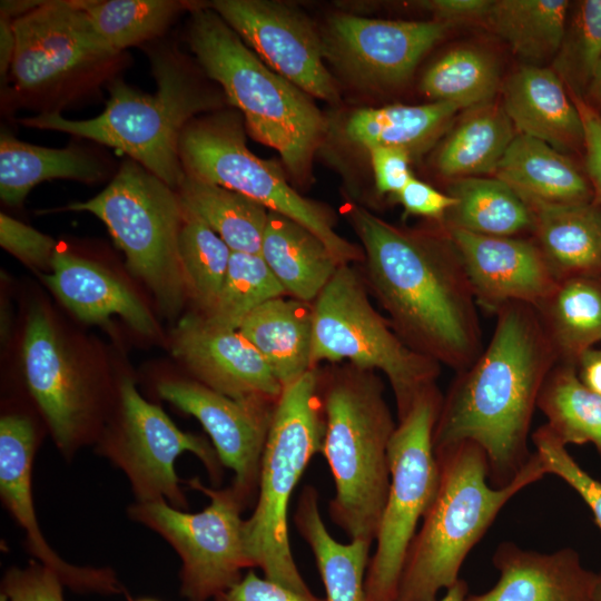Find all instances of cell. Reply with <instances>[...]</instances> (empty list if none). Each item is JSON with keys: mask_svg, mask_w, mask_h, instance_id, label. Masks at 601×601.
I'll return each mask as SVG.
<instances>
[{"mask_svg": "<svg viewBox=\"0 0 601 601\" xmlns=\"http://www.w3.org/2000/svg\"><path fill=\"white\" fill-rule=\"evenodd\" d=\"M581 383L590 391L601 395V349L589 348L575 362Z\"/></svg>", "mask_w": 601, "mask_h": 601, "instance_id": "816d5d0a", "label": "cell"}, {"mask_svg": "<svg viewBox=\"0 0 601 601\" xmlns=\"http://www.w3.org/2000/svg\"><path fill=\"white\" fill-rule=\"evenodd\" d=\"M367 151L377 193L395 197L414 177L410 168L411 155L391 147H374Z\"/></svg>", "mask_w": 601, "mask_h": 601, "instance_id": "7dc6e473", "label": "cell"}, {"mask_svg": "<svg viewBox=\"0 0 601 601\" xmlns=\"http://www.w3.org/2000/svg\"><path fill=\"white\" fill-rule=\"evenodd\" d=\"M407 215L421 216L443 223L446 214L457 200L449 193H442L431 185L412 177L394 197Z\"/></svg>", "mask_w": 601, "mask_h": 601, "instance_id": "c3c4849f", "label": "cell"}, {"mask_svg": "<svg viewBox=\"0 0 601 601\" xmlns=\"http://www.w3.org/2000/svg\"><path fill=\"white\" fill-rule=\"evenodd\" d=\"M98 452L120 469L138 502L166 501L185 510L186 495L175 469L185 452L197 456L214 485L223 479V464L204 436L184 432L160 406L145 400L134 381L118 385V414L98 440Z\"/></svg>", "mask_w": 601, "mask_h": 601, "instance_id": "4fadbf2b", "label": "cell"}, {"mask_svg": "<svg viewBox=\"0 0 601 601\" xmlns=\"http://www.w3.org/2000/svg\"><path fill=\"white\" fill-rule=\"evenodd\" d=\"M499 82L493 57L481 49L461 47L436 60L423 75L420 87L433 101L475 108L490 104Z\"/></svg>", "mask_w": 601, "mask_h": 601, "instance_id": "f35d334b", "label": "cell"}, {"mask_svg": "<svg viewBox=\"0 0 601 601\" xmlns=\"http://www.w3.org/2000/svg\"><path fill=\"white\" fill-rule=\"evenodd\" d=\"M375 371L349 363L321 373L324 455L335 493L329 518L351 540L373 543L386 504L388 444L396 423Z\"/></svg>", "mask_w": 601, "mask_h": 601, "instance_id": "3957f363", "label": "cell"}, {"mask_svg": "<svg viewBox=\"0 0 601 601\" xmlns=\"http://www.w3.org/2000/svg\"><path fill=\"white\" fill-rule=\"evenodd\" d=\"M136 601H158L156 599H150V598H142V599H138Z\"/></svg>", "mask_w": 601, "mask_h": 601, "instance_id": "6f0895ef", "label": "cell"}, {"mask_svg": "<svg viewBox=\"0 0 601 601\" xmlns=\"http://www.w3.org/2000/svg\"><path fill=\"white\" fill-rule=\"evenodd\" d=\"M38 436L32 421L18 413L0 418V496L26 533V548L35 561L53 571L65 587L80 593L121 594L126 590L109 568L73 565L49 545L36 516L32 465Z\"/></svg>", "mask_w": 601, "mask_h": 601, "instance_id": "d6986e66", "label": "cell"}, {"mask_svg": "<svg viewBox=\"0 0 601 601\" xmlns=\"http://www.w3.org/2000/svg\"><path fill=\"white\" fill-rule=\"evenodd\" d=\"M532 231L553 275L560 282L601 274V206L578 203H528Z\"/></svg>", "mask_w": 601, "mask_h": 601, "instance_id": "d4e9b609", "label": "cell"}, {"mask_svg": "<svg viewBox=\"0 0 601 601\" xmlns=\"http://www.w3.org/2000/svg\"><path fill=\"white\" fill-rule=\"evenodd\" d=\"M0 601H8L3 593L0 594Z\"/></svg>", "mask_w": 601, "mask_h": 601, "instance_id": "680465c9", "label": "cell"}, {"mask_svg": "<svg viewBox=\"0 0 601 601\" xmlns=\"http://www.w3.org/2000/svg\"><path fill=\"white\" fill-rule=\"evenodd\" d=\"M601 59V0L579 2L562 45L553 59V70L572 88L590 82Z\"/></svg>", "mask_w": 601, "mask_h": 601, "instance_id": "b9f144b4", "label": "cell"}, {"mask_svg": "<svg viewBox=\"0 0 601 601\" xmlns=\"http://www.w3.org/2000/svg\"><path fill=\"white\" fill-rule=\"evenodd\" d=\"M535 308L559 363L574 365L583 352L601 341V282L597 277L560 280Z\"/></svg>", "mask_w": 601, "mask_h": 601, "instance_id": "1f68e13d", "label": "cell"}, {"mask_svg": "<svg viewBox=\"0 0 601 601\" xmlns=\"http://www.w3.org/2000/svg\"><path fill=\"white\" fill-rule=\"evenodd\" d=\"M0 245L24 264L51 272L55 240L4 213L0 214Z\"/></svg>", "mask_w": 601, "mask_h": 601, "instance_id": "ee69618b", "label": "cell"}, {"mask_svg": "<svg viewBox=\"0 0 601 601\" xmlns=\"http://www.w3.org/2000/svg\"><path fill=\"white\" fill-rule=\"evenodd\" d=\"M68 208L97 216L161 309L180 312L189 294L178 246L185 210L176 189L129 158L98 195Z\"/></svg>", "mask_w": 601, "mask_h": 601, "instance_id": "ba28073f", "label": "cell"}, {"mask_svg": "<svg viewBox=\"0 0 601 601\" xmlns=\"http://www.w3.org/2000/svg\"><path fill=\"white\" fill-rule=\"evenodd\" d=\"M187 41L206 76L244 117L249 135L307 176L326 122L309 95L267 67L210 7L190 11Z\"/></svg>", "mask_w": 601, "mask_h": 601, "instance_id": "5b68a950", "label": "cell"}, {"mask_svg": "<svg viewBox=\"0 0 601 601\" xmlns=\"http://www.w3.org/2000/svg\"><path fill=\"white\" fill-rule=\"evenodd\" d=\"M173 353L195 381L226 396L277 401L283 386L258 351L238 329L186 315L173 333Z\"/></svg>", "mask_w": 601, "mask_h": 601, "instance_id": "44dd1931", "label": "cell"}, {"mask_svg": "<svg viewBox=\"0 0 601 601\" xmlns=\"http://www.w3.org/2000/svg\"><path fill=\"white\" fill-rule=\"evenodd\" d=\"M12 22L16 49L8 76L20 91L49 90L115 57L93 33L79 0L37 1Z\"/></svg>", "mask_w": 601, "mask_h": 601, "instance_id": "e0dca14e", "label": "cell"}, {"mask_svg": "<svg viewBox=\"0 0 601 601\" xmlns=\"http://www.w3.org/2000/svg\"><path fill=\"white\" fill-rule=\"evenodd\" d=\"M209 7L273 71L311 97L339 99L324 61L323 38L306 16L266 0H216Z\"/></svg>", "mask_w": 601, "mask_h": 601, "instance_id": "2e32d148", "label": "cell"}, {"mask_svg": "<svg viewBox=\"0 0 601 601\" xmlns=\"http://www.w3.org/2000/svg\"><path fill=\"white\" fill-rule=\"evenodd\" d=\"M26 384L66 459L96 436L97 393L41 307L30 311L22 342Z\"/></svg>", "mask_w": 601, "mask_h": 601, "instance_id": "5bb4252c", "label": "cell"}, {"mask_svg": "<svg viewBox=\"0 0 601 601\" xmlns=\"http://www.w3.org/2000/svg\"><path fill=\"white\" fill-rule=\"evenodd\" d=\"M285 295L260 254L231 252L216 304L209 313L200 315L214 327L239 329L253 311Z\"/></svg>", "mask_w": 601, "mask_h": 601, "instance_id": "ab89813d", "label": "cell"}, {"mask_svg": "<svg viewBox=\"0 0 601 601\" xmlns=\"http://www.w3.org/2000/svg\"><path fill=\"white\" fill-rule=\"evenodd\" d=\"M593 601H601V570L598 571V580H597L595 590L593 594Z\"/></svg>", "mask_w": 601, "mask_h": 601, "instance_id": "9f6ffc18", "label": "cell"}, {"mask_svg": "<svg viewBox=\"0 0 601 601\" xmlns=\"http://www.w3.org/2000/svg\"><path fill=\"white\" fill-rule=\"evenodd\" d=\"M65 584L50 569L37 561L6 571L1 593L8 601H65Z\"/></svg>", "mask_w": 601, "mask_h": 601, "instance_id": "f6af8a7d", "label": "cell"}, {"mask_svg": "<svg viewBox=\"0 0 601 601\" xmlns=\"http://www.w3.org/2000/svg\"><path fill=\"white\" fill-rule=\"evenodd\" d=\"M294 524L314 555L325 601H368L365 578L372 544L334 539L323 521L319 495L313 485H305L300 492Z\"/></svg>", "mask_w": 601, "mask_h": 601, "instance_id": "f1b7e54d", "label": "cell"}, {"mask_svg": "<svg viewBox=\"0 0 601 601\" xmlns=\"http://www.w3.org/2000/svg\"><path fill=\"white\" fill-rule=\"evenodd\" d=\"M158 395L203 425L223 464L234 472L233 486L249 503L258 489L262 456L277 401L233 398L195 380L166 378Z\"/></svg>", "mask_w": 601, "mask_h": 601, "instance_id": "ac0fdd59", "label": "cell"}, {"mask_svg": "<svg viewBox=\"0 0 601 601\" xmlns=\"http://www.w3.org/2000/svg\"><path fill=\"white\" fill-rule=\"evenodd\" d=\"M105 173L97 158L76 146L46 148L1 134L0 197L9 206L20 205L42 181L61 178L93 183Z\"/></svg>", "mask_w": 601, "mask_h": 601, "instance_id": "4dcf8cb0", "label": "cell"}, {"mask_svg": "<svg viewBox=\"0 0 601 601\" xmlns=\"http://www.w3.org/2000/svg\"><path fill=\"white\" fill-rule=\"evenodd\" d=\"M349 217L367 287L397 336L456 373L470 367L483 351L477 303L447 233L402 229L358 206Z\"/></svg>", "mask_w": 601, "mask_h": 601, "instance_id": "7a4b0ae2", "label": "cell"}, {"mask_svg": "<svg viewBox=\"0 0 601 601\" xmlns=\"http://www.w3.org/2000/svg\"><path fill=\"white\" fill-rule=\"evenodd\" d=\"M492 0H430L418 6L432 12L437 21L453 23H484Z\"/></svg>", "mask_w": 601, "mask_h": 601, "instance_id": "f907efd6", "label": "cell"}, {"mask_svg": "<svg viewBox=\"0 0 601 601\" xmlns=\"http://www.w3.org/2000/svg\"><path fill=\"white\" fill-rule=\"evenodd\" d=\"M215 601H325L312 593H299L266 577L260 578L249 569L228 590L218 594Z\"/></svg>", "mask_w": 601, "mask_h": 601, "instance_id": "bcb514c9", "label": "cell"}, {"mask_svg": "<svg viewBox=\"0 0 601 601\" xmlns=\"http://www.w3.org/2000/svg\"><path fill=\"white\" fill-rule=\"evenodd\" d=\"M526 203H578L591 188L561 151L533 137L516 134L494 171Z\"/></svg>", "mask_w": 601, "mask_h": 601, "instance_id": "83f0119b", "label": "cell"}, {"mask_svg": "<svg viewBox=\"0 0 601 601\" xmlns=\"http://www.w3.org/2000/svg\"><path fill=\"white\" fill-rule=\"evenodd\" d=\"M286 296L257 307L238 329L283 387L315 368L312 364L313 303Z\"/></svg>", "mask_w": 601, "mask_h": 601, "instance_id": "484cf974", "label": "cell"}, {"mask_svg": "<svg viewBox=\"0 0 601 601\" xmlns=\"http://www.w3.org/2000/svg\"><path fill=\"white\" fill-rule=\"evenodd\" d=\"M442 398L436 385L424 391L391 437L390 491L365 578L368 601H396L408 548L437 491L433 431Z\"/></svg>", "mask_w": 601, "mask_h": 601, "instance_id": "8fae6325", "label": "cell"}, {"mask_svg": "<svg viewBox=\"0 0 601 601\" xmlns=\"http://www.w3.org/2000/svg\"><path fill=\"white\" fill-rule=\"evenodd\" d=\"M16 49V36L12 19L1 14L0 20V73L9 75Z\"/></svg>", "mask_w": 601, "mask_h": 601, "instance_id": "f5cc1de1", "label": "cell"}, {"mask_svg": "<svg viewBox=\"0 0 601 601\" xmlns=\"http://www.w3.org/2000/svg\"><path fill=\"white\" fill-rule=\"evenodd\" d=\"M545 425L563 444H592L601 459V395L578 377L575 365L558 363L538 400Z\"/></svg>", "mask_w": 601, "mask_h": 601, "instance_id": "8d00e7d4", "label": "cell"}, {"mask_svg": "<svg viewBox=\"0 0 601 601\" xmlns=\"http://www.w3.org/2000/svg\"><path fill=\"white\" fill-rule=\"evenodd\" d=\"M502 108L518 134L544 141L561 152L583 145L580 112L553 69L521 67L503 87Z\"/></svg>", "mask_w": 601, "mask_h": 601, "instance_id": "603a6c76", "label": "cell"}, {"mask_svg": "<svg viewBox=\"0 0 601 601\" xmlns=\"http://www.w3.org/2000/svg\"><path fill=\"white\" fill-rule=\"evenodd\" d=\"M469 594V585L465 580L459 579L452 587L445 590V594L436 601H465Z\"/></svg>", "mask_w": 601, "mask_h": 601, "instance_id": "db71d44e", "label": "cell"}, {"mask_svg": "<svg viewBox=\"0 0 601 601\" xmlns=\"http://www.w3.org/2000/svg\"><path fill=\"white\" fill-rule=\"evenodd\" d=\"M260 255L287 296L313 303L342 264L316 235L269 211Z\"/></svg>", "mask_w": 601, "mask_h": 601, "instance_id": "4316f807", "label": "cell"}, {"mask_svg": "<svg viewBox=\"0 0 601 601\" xmlns=\"http://www.w3.org/2000/svg\"><path fill=\"white\" fill-rule=\"evenodd\" d=\"M449 194L456 205L446 214L444 228L487 236H516L532 230L530 205L497 178L465 177L453 180Z\"/></svg>", "mask_w": 601, "mask_h": 601, "instance_id": "836d02e7", "label": "cell"}, {"mask_svg": "<svg viewBox=\"0 0 601 601\" xmlns=\"http://www.w3.org/2000/svg\"><path fill=\"white\" fill-rule=\"evenodd\" d=\"M364 276L342 265L313 302L312 364H349L381 371L388 380L403 418L417 397L436 385L440 364L413 351L373 307Z\"/></svg>", "mask_w": 601, "mask_h": 601, "instance_id": "9c48e42d", "label": "cell"}, {"mask_svg": "<svg viewBox=\"0 0 601 601\" xmlns=\"http://www.w3.org/2000/svg\"><path fill=\"white\" fill-rule=\"evenodd\" d=\"M440 479L435 496L406 554L396 601H436L460 579L461 566L502 508L548 470L534 451L522 472L504 487L489 482L484 451L461 443L435 454Z\"/></svg>", "mask_w": 601, "mask_h": 601, "instance_id": "277c9868", "label": "cell"}, {"mask_svg": "<svg viewBox=\"0 0 601 601\" xmlns=\"http://www.w3.org/2000/svg\"><path fill=\"white\" fill-rule=\"evenodd\" d=\"M204 493L208 505L188 513L166 501H136L128 516L158 533L181 561L180 594L187 601H208L228 590L253 569L243 510L248 505L233 486H206L198 479L186 482Z\"/></svg>", "mask_w": 601, "mask_h": 601, "instance_id": "7c38bea8", "label": "cell"}, {"mask_svg": "<svg viewBox=\"0 0 601 601\" xmlns=\"http://www.w3.org/2000/svg\"><path fill=\"white\" fill-rule=\"evenodd\" d=\"M573 102L583 124L588 175L601 206V115L580 97H575Z\"/></svg>", "mask_w": 601, "mask_h": 601, "instance_id": "681fc988", "label": "cell"}, {"mask_svg": "<svg viewBox=\"0 0 601 601\" xmlns=\"http://www.w3.org/2000/svg\"><path fill=\"white\" fill-rule=\"evenodd\" d=\"M151 62L157 83L152 95L115 80L104 111L95 118L73 120L45 111L20 121L119 149L177 190L185 178L179 158L183 129L201 112L220 108L221 99L199 83L174 50L155 53Z\"/></svg>", "mask_w": 601, "mask_h": 601, "instance_id": "8992f818", "label": "cell"}, {"mask_svg": "<svg viewBox=\"0 0 601 601\" xmlns=\"http://www.w3.org/2000/svg\"><path fill=\"white\" fill-rule=\"evenodd\" d=\"M515 137L502 106L475 107L449 135L436 158L444 177L459 179L493 173Z\"/></svg>", "mask_w": 601, "mask_h": 601, "instance_id": "d590c367", "label": "cell"}, {"mask_svg": "<svg viewBox=\"0 0 601 601\" xmlns=\"http://www.w3.org/2000/svg\"><path fill=\"white\" fill-rule=\"evenodd\" d=\"M186 211L203 220L231 252L260 254L269 210L231 189L186 176L177 188Z\"/></svg>", "mask_w": 601, "mask_h": 601, "instance_id": "e575fe53", "label": "cell"}, {"mask_svg": "<svg viewBox=\"0 0 601 601\" xmlns=\"http://www.w3.org/2000/svg\"><path fill=\"white\" fill-rule=\"evenodd\" d=\"M492 562L496 583L486 592L469 593L465 601H593L598 572L587 569L572 548L542 553L505 541Z\"/></svg>", "mask_w": 601, "mask_h": 601, "instance_id": "7402d4cb", "label": "cell"}, {"mask_svg": "<svg viewBox=\"0 0 601 601\" xmlns=\"http://www.w3.org/2000/svg\"><path fill=\"white\" fill-rule=\"evenodd\" d=\"M240 112L216 110L191 119L179 139L186 176L237 191L316 235L342 265L363 262V249L337 234L321 204L299 195L274 162L253 154Z\"/></svg>", "mask_w": 601, "mask_h": 601, "instance_id": "30bf717a", "label": "cell"}, {"mask_svg": "<svg viewBox=\"0 0 601 601\" xmlns=\"http://www.w3.org/2000/svg\"><path fill=\"white\" fill-rule=\"evenodd\" d=\"M45 280L60 302L80 321L104 323L119 315L144 335L156 332L155 321L141 300L100 265L57 250Z\"/></svg>", "mask_w": 601, "mask_h": 601, "instance_id": "cb8c5ba5", "label": "cell"}, {"mask_svg": "<svg viewBox=\"0 0 601 601\" xmlns=\"http://www.w3.org/2000/svg\"><path fill=\"white\" fill-rule=\"evenodd\" d=\"M321 372L313 368L283 387L275 404L259 471L257 500L245 520L248 553L264 577L299 593H312L292 553L288 506L312 457L322 452L324 413Z\"/></svg>", "mask_w": 601, "mask_h": 601, "instance_id": "52a82bcc", "label": "cell"}, {"mask_svg": "<svg viewBox=\"0 0 601 601\" xmlns=\"http://www.w3.org/2000/svg\"><path fill=\"white\" fill-rule=\"evenodd\" d=\"M178 246L189 297L201 315H206L220 293L231 249L203 220L186 210Z\"/></svg>", "mask_w": 601, "mask_h": 601, "instance_id": "60d3db41", "label": "cell"}, {"mask_svg": "<svg viewBox=\"0 0 601 601\" xmlns=\"http://www.w3.org/2000/svg\"><path fill=\"white\" fill-rule=\"evenodd\" d=\"M96 37L116 56L159 37L183 11L198 4L177 0H79Z\"/></svg>", "mask_w": 601, "mask_h": 601, "instance_id": "74e56055", "label": "cell"}, {"mask_svg": "<svg viewBox=\"0 0 601 601\" xmlns=\"http://www.w3.org/2000/svg\"><path fill=\"white\" fill-rule=\"evenodd\" d=\"M450 27L437 20H384L334 14L322 37L325 59L362 88H396L412 77L424 55Z\"/></svg>", "mask_w": 601, "mask_h": 601, "instance_id": "9a60e30c", "label": "cell"}, {"mask_svg": "<svg viewBox=\"0 0 601 601\" xmlns=\"http://www.w3.org/2000/svg\"><path fill=\"white\" fill-rule=\"evenodd\" d=\"M589 92L591 98L601 106V59L599 60L592 78L589 82Z\"/></svg>", "mask_w": 601, "mask_h": 601, "instance_id": "11a10c76", "label": "cell"}, {"mask_svg": "<svg viewBox=\"0 0 601 601\" xmlns=\"http://www.w3.org/2000/svg\"><path fill=\"white\" fill-rule=\"evenodd\" d=\"M531 439L548 473L560 477L580 495L601 529V481L580 466L545 424L538 427Z\"/></svg>", "mask_w": 601, "mask_h": 601, "instance_id": "7bdbcfd3", "label": "cell"}, {"mask_svg": "<svg viewBox=\"0 0 601 601\" xmlns=\"http://www.w3.org/2000/svg\"><path fill=\"white\" fill-rule=\"evenodd\" d=\"M489 345L459 372L442 398L433 431L439 454L461 443L485 453L489 482L500 489L522 472L541 388L559 363L536 308L509 303L495 313Z\"/></svg>", "mask_w": 601, "mask_h": 601, "instance_id": "6da1fadb", "label": "cell"}, {"mask_svg": "<svg viewBox=\"0 0 601 601\" xmlns=\"http://www.w3.org/2000/svg\"><path fill=\"white\" fill-rule=\"evenodd\" d=\"M444 230L457 249L477 306L487 312L495 314L514 302L538 307L559 283L535 243L516 236Z\"/></svg>", "mask_w": 601, "mask_h": 601, "instance_id": "ffe728a7", "label": "cell"}, {"mask_svg": "<svg viewBox=\"0 0 601 601\" xmlns=\"http://www.w3.org/2000/svg\"><path fill=\"white\" fill-rule=\"evenodd\" d=\"M460 109L442 101L362 108L348 116L344 132L349 142L366 150L391 147L412 157L427 149L450 127Z\"/></svg>", "mask_w": 601, "mask_h": 601, "instance_id": "f546056e", "label": "cell"}, {"mask_svg": "<svg viewBox=\"0 0 601 601\" xmlns=\"http://www.w3.org/2000/svg\"><path fill=\"white\" fill-rule=\"evenodd\" d=\"M566 0H492L484 24L526 65L555 58L568 26Z\"/></svg>", "mask_w": 601, "mask_h": 601, "instance_id": "d6a6232c", "label": "cell"}]
</instances>
